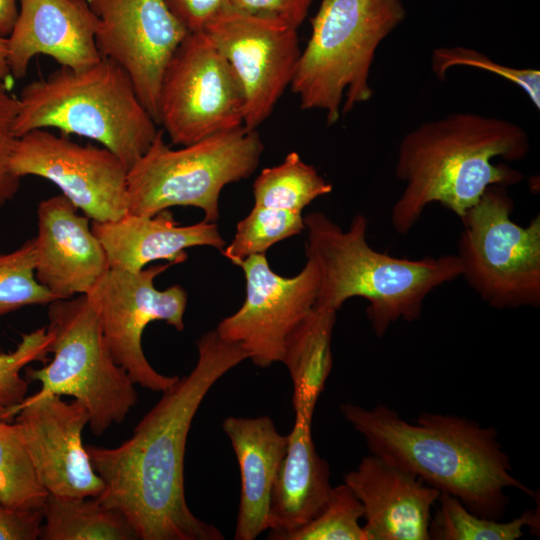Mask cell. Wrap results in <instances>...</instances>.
I'll list each match as a JSON object with an SVG mask.
<instances>
[{
    "label": "cell",
    "mask_w": 540,
    "mask_h": 540,
    "mask_svg": "<svg viewBox=\"0 0 540 540\" xmlns=\"http://www.w3.org/2000/svg\"><path fill=\"white\" fill-rule=\"evenodd\" d=\"M47 495L16 424L0 419V502L14 509H42Z\"/></svg>",
    "instance_id": "cell-27"
},
{
    "label": "cell",
    "mask_w": 540,
    "mask_h": 540,
    "mask_svg": "<svg viewBox=\"0 0 540 540\" xmlns=\"http://www.w3.org/2000/svg\"><path fill=\"white\" fill-rule=\"evenodd\" d=\"M16 426L36 477L48 494L98 497L104 482L82 442L88 425L86 407L46 394L26 397L14 410Z\"/></svg>",
    "instance_id": "cell-16"
},
{
    "label": "cell",
    "mask_w": 540,
    "mask_h": 540,
    "mask_svg": "<svg viewBox=\"0 0 540 540\" xmlns=\"http://www.w3.org/2000/svg\"><path fill=\"white\" fill-rule=\"evenodd\" d=\"M340 410L363 436L371 454L458 498L479 516L500 520L509 504L508 488L535 495L512 475L494 427L431 412L410 423L386 405L368 409L345 403Z\"/></svg>",
    "instance_id": "cell-2"
},
{
    "label": "cell",
    "mask_w": 540,
    "mask_h": 540,
    "mask_svg": "<svg viewBox=\"0 0 540 540\" xmlns=\"http://www.w3.org/2000/svg\"><path fill=\"white\" fill-rule=\"evenodd\" d=\"M43 540H136L128 520L97 497L48 494L42 506Z\"/></svg>",
    "instance_id": "cell-24"
},
{
    "label": "cell",
    "mask_w": 540,
    "mask_h": 540,
    "mask_svg": "<svg viewBox=\"0 0 540 540\" xmlns=\"http://www.w3.org/2000/svg\"><path fill=\"white\" fill-rule=\"evenodd\" d=\"M10 163L21 178L37 176L55 184L92 221L117 220L128 212V169L103 146L37 129L16 137Z\"/></svg>",
    "instance_id": "cell-13"
},
{
    "label": "cell",
    "mask_w": 540,
    "mask_h": 540,
    "mask_svg": "<svg viewBox=\"0 0 540 540\" xmlns=\"http://www.w3.org/2000/svg\"><path fill=\"white\" fill-rule=\"evenodd\" d=\"M529 149L525 129L498 117L455 112L418 125L398 147L395 174L404 188L391 209L392 226L408 233L434 202L461 219L490 186L522 180L520 171L493 159L520 161Z\"/></svg>",
    "instance_id": "cell-3"
},
{
    "label": "cell",
    "mask_w": 540,
    "mask_h": 540,
    "mask_svg": "<svg viewBox=\"0 0 540 540\" xmlns=\"http://www.w3.org/2000/svg\"><path fill=\"white\" fill-rule=\"evenodd\" d=\"M264 146L260 135L241 126L172 149L158 130L147 151L128 169V212L154 216L174 206H191L204 220L219 218L222 189L256 170Z\"/></svg>",
    "instance_id": "cell-7"
},
{
    "label": "cell",
    "mask_w": 540,
    "mask_h": 540,
    "mask_svg": "<svg viewBox=\"0 0 540 540\" xmlns=\"http://www.w3.org/2000/svg\"><path fill=\"white\" fill-rule=\"evenodd\" d=\"M363 516L362 503L343 483L332 488L328 503L312 521L281 540H366L359 523Z\"/></svg>",
    "instance_id": "cell-30"
},
{
    "label": "cell",
    "mask_w": 540,
    "mask_h": 540,
    "mask_svg": "<svg viewBox=\"0 0 540 540\" xmlns=\"http://www.w3.org/2000/svg\"><path fill=\"white\" fill-rule=\"evenodd\" d=\"M513 209L506 187L493 185L461 218V276L495 309L540 305V216L523 227Z\"/></svg>",
    "instance_id": "cell-9"
},
{
    "label": "cell",
    "mask_w": 540,
    "mask_h": 540,
    "mask_svg": "<svg viewBox=\"0 0 540 540\" xmlns=\"http://www.w3.org/2000/svg\"><path fill=\"white\" fill-rule=\"evenodd\" d=\"M192 371L162 392L133 435L114 448L86 446L104 489L97 497L120 512L141 540H221L220 530L197 518L184 492V457L192 420L211 387L248 359L216 330L197 341Z\"/></svg>",
    "instance_id": "cell-1"
},
{
    "label": "cell",
    "mask_w": 540,
    "mask_h": 540,
    "mask_svg": "<svg viewBox=\"0 0 540 540\" xmlns=\"http://www.w3.org/2000/svg\"><path fill=\"white\" fill-rule=\"evenodd\" d=\"M42 522V509H14L0 502V540L39 539Z\"/></svg>",
    "instance_id": "cell-34"
},
{
    "label": "cell",
    "mask_w": 540,
    "mask_h": 540,
    "mask_svg": "<svg viewBox=\"0 0 540 540\" xmlns=\"http://www.w3.org/2000/svg\"><path fill=\"white\" fill-rule=\"evenodd\" d=\"M172 13L189 32L203 29L226 0H165Z\"/></svg>",
    "instance_id": "cell-35"
},
{
    "label": "cell",
    "mask_w": 540,
    "mask_h": 540,
    "mask_svg": "<svg viewBox=\"0 0 540 540\" xmlns=\"http://www.w3.org/2000/svg\"><path fill=\"white\" fill-rule=\"evenodd\" d=\"M48 320L53 357L43 367L28 370V377L41 384L33 396L74 397L88 411L90 430L100 436L122 423L136 405L135 383L111 355L87 295L49 303Z\"/></svg>",
    "instance_id": "cell-8"
},
{
    "label": "cell",
    "mask_w": 540,
    "mask_h": 540,
    "mask_svg": "<svg viewBox=\"0 0 540 540\" xmlns=\"http://www.w3.org/2000/svg\"><path fill=\"white\" fill-rule=\"evenodd\" d=\"M7 55H8L7 38L0 35V80L1 81H3L7 76L10 75Z\"/></svg>",
    "instance_id": "cell-39"
},
{
    "label": "cell",
    "mask_w": 540,
    "mask_h": 540,
    "mask_svg": "<svg viewBox=\"0 0 540 540\" xmlns=\"http://www.w3.org/2000/svg\"><path fill=\"white\" fill-rule=\"evenodd\" d=\"M15 139L10 131L0 132V208L14 198L20 187L21 177L10 163Z\"/></svg>",
    "instance_id": "cell-36"
},
{
    "label": "cell",
    "mask_w": 540,
    "mask_h": 540,
    "mask_svg": "<svg viewBox=\"0 0 540 540\" xmlns=\"http://www.w3.org/2000/svg\"><path fill=\"white\" fill-rule=\"evenodd\" d=\"M344 483L364 508L366 540H429L431 510L440 492L419 477L370 454Z\"/></svg>",
    "instance_id": "cell-19"
},
{
    "label": "cell",
    "mask_w": 540,
    "mask_h": 540,
    "mask_svg": "<svg viewBox=\"0 0 540 540\" xmlns=\"http://www.w3.org/2000/svg\"><path fill=\"white\" fill-rule=\"evenodd\" d=\"M202 31L225 57L244 95L243 126L254 130L291 84L301 54L297 28L223 6Z\"/></svg>",
    "instance_id": "cell-12"
},
{
    "label": "cell",
    "mask_w": 540,
    "mask_h": 540,
    "mask_svg": "<svg viewBox=\"0 0 540 540\" xmlns=\"http://www.w3.org/2000/svg\"><path fill=\"white\" fill-rule=\"evenodd\" d=\"M35 264L34 238L11 252L0 253V318L26 306L57 300L37 281Z\"/></svg>",
    "instance_id": "cell-29"
},
{
    "label": "cell",
    "mask_w": 540,
    "mask_h": 540,
    "mask_svg": "<svg viewBox=\"0 0 540 540\" xmlns=\"http://www.w3.org/2000/svg\"><path fill=\"white\" fill-rule=\"evenodd\" d=\"M303 218L307 259L319 273L314 307L337 312L349 298L362 297L369 303L367 316L378 337L400 319L417 320L429 293L462 274L457 255L412 260L372 249L362 214L353 217L347 230L323 212Z\"/></svg>",
    "instance_id": "cell-4"
},
{
    "label": "cell",
    "mask_w": 540,
    "mask_h": 540,
    "mask_svg": "<svg viewBox=\"0 0 540 540\" xmlns=\"http://www.w3.org/2000/svg\"><path fill=\"white\" fill-rule=\"evenodd\" d=\"M171 265H152L138 272L110 269L86 294L115 362L135 384L153 392L167 390L179 378L158 373L142 348L143 332L153 321H164L177 331L184 329L185 289L172 285L158 290L154 286V279Z\"/></svg>",
    "instance_id": "cell-11"
},
{
    "label": "cell",
    "mask_w": 540,
    "mask_h": 540,
    "mask_svg": "<svg viewBox=\"0 0 540 540\" xmlns=\"http://www.w3.org/2000/svg\"><path fill=\"white\" fill-rule=\"evenodd\" d=\"M96 26L87 0H19L17 19L7 37L10 74L24 77L37 55L75 70L96 64L102 58Z\"/></svg>",
    "instance_id": "cell-18"
},
{
    "label": "cell",
    "mask_w": 540,
    "mask_h": 540,
    "mask_svg": "<svg viewBox=\"0 0 540 540\" xmlns=\"http://www.w3.org/2000/svg\"><path fill=\"white\" fill-rule=\"evenodd\" d=\"M336 313L314 307L285 343L281 362L292 379L295 415L313 418L332 369L331 339Z\"/></svg>",
    "instance_id": "cell-23"
},
{
    "label": "cell",
    "mask_w": 540,
    "mask_h": 540,
    "mask_svg": "<svg viewBox=\"0 0 540 540\" xmlns=\"http://www.w3.org/2000/svg\"><path fill=\"white\" fill-rule=\"evenodd\" d=\"M313 0H226L225 6L251 15L272 17L298 28Z\"/></svg>",
    "instance_id": "cell-33"
},
{
    "label": "cell",
    "mask_w": 540,
    "mask_h": 540,
    "mask_svg": "<svg viewBox=\"0 0 540 540\" xmlns=\"http://www.w3.org/2000/svg\"><path fill=\"white\" fill-rule=\"evenodd\" d=\"M237 266L245 276V300L232 315L220 321L218 335L240 345L260 368L281 362L285 343L314 308L319 273L308 259L293 277L276 274L265 254L252 255Z\"/></svg>",
    "instance_id": "cell-14"
},
{
    "label": "cell",
    "mask_w": 540,
    "mask_h": 540,
    "mask_svg": "<svg viewBox=\"0 0 540 540\" xmlns=\"http://www.w3.org/2000/svg\"><path fill=\"white\" fill-rule=\"evenodd\" d=\"M303 230L302 214L253 205L249 214L237 223L230 245L221 252L237 265L252 255L265 254L275 243Z\"/></svg>",
    "instance_id": "cell-28"
},
{
    "label": "cell",
    "mask_w": 540,
    "mask_h": 540,
    "mask_svg": "<svg viewBox=\"0 0 540 540\" xmlns=\"http://www.w3.org/2000/svg\"><path fill=\"white\" fill-rule=\"evenodd\" d=\"M331 191L332 185L294 151L282 163L263 169L253 183L254 205L299 214Z\"/></svg>",
    "instance_id": "cell-25"
},
{
    "label": "cell",
    "mask_w": 540,
    "mask_h": 540,
    "mask_svg": "<svg viewBox=\"0 0 540 540\" xmlns=\"http://www.w3.org/2000/svg\"><path fill=\"white\" fill-rule=\"evenodd\" d=\"M223 430L235 452L241 477L236 540H254L269 529L272 487L286 453L288 435L268 416L227 417Z\"/></svg>",
    "instance_id": "cell-21"
},
{
    "label": "cell",
    "mask_w": 540,
    "mask_h": 540,
    "mask_svg": "<svg viewBox=\"0 0 540 540\" xmlns=\"http://www.w3.org/2000/svg\"><path fill=\"white\" fill-rule=\"evenodd\" d=\"M157 125L128 74L102 57L83 69L60 67L24 86L11 133L54 129L78 135L98 142L129 169L153 142Z\"/></svg>",
    "instance_id": "cell-5"
},
{
    "label": "cell",
    "mask_w": 540,
    "mask_h": 540,
    "mask_svg": "<svg viewBox=\"0 0 540 540\" xmlns=\"http://www.w3.org/2000/svg\"><path fill=\"white\" fill-rule=\"evenodd\" d=\"M311 424L312 418L295 415L271 491L269 539L281 540L312 521L330 498L329 464L316 451Z\"/></svg>",
    "instance_id": "cell-22"
},
{
    "label": "cell",
    "mask_w": 540,
    "mask_h": 540,
    "mask_svg": "<svg viewBox=\"0 0 540 540\" xmlns=\"http://www.w3.org/2000/svg\"><path fill=\"white\" fill-rule=\"evenodd\" d=\"M18 112V98L13 97L0 80V132H11Z\"/></svg>",
    "instance_id": "cell-37"
},
{
    "label": "cell",
    "mask_w": 540,
    "mask_h": 540,
    "mask_svg": "<svg viewBox=\"0 0 540 540\" xmlns=\"http://www.w3.org/2000/svg\"><path fill=\"white\" fill-rule=\"evenodd\" d=\"M439 507L431 517L430 539L434 540H515L524 528L539 532V509L527 510L509 522L489 519L469 511L456 497L440 493Z\"/></svg>",
    "instance_id": "cell-26"
},
{
    "label": "cell",
    "mask_w": 540,
    "mask_h": 540,
    "mask_svg": "<svg viewBox=\"0 0 540 540\" xmlns=\"http://www.w3.org/2000/svg\"><path fill=\"white\" fill-rule=\"evenodd\" d=\"M37 221V281L57 300L88 294L110 270L89 218L59 194L39 203Z\"/></svg>",
    "instance_id": "cell-17"
},
{
    "label": "cell",
    "mask_w": 540,
    "mask_h": 540,
    "mask_svg": "<svg viewBox=\"0 0 540 540\" xmlns=\"http://www.w3.org/2000/svg\"><path fill=\"white\" fill-rule=\"evenodd\" d=\"M94 13L101 57L118 64L131 79L158 124L162 78L189 31L165 0H87Z\"/></svg>",
    "instance_id": "cell-15"
},
{
    "label": "cell",
    "mask_w": 540,
    "mask_h": 540,
    "mask_svg": "<svg viewBox=\"0 0 540 540\" xmlns=\"http://www.w3.org/2000/svg\"><path fill=\"white\" fill-rule=\"evenodd\" d=\"M51 336L47 327L23 334L16 348L0 353V419L12 418L13 410L26 398L28 382L21 370L33 362H46Z\"/></svg>",
    "instance_id": "cell-31"
},
{
    "label": "cell",
    "mask_w": 540,
    "mask_h": 540,
    "mask_svg": "<svg viewBox=\"0 0 540 540\" xmlns=\"http://www.w3.org/2000/svg\"><path fill=\"white\" fill-rule=\"evenodd\" d=\"M91 229L105 250L110 269L129 272L157 260L183 263L187 248L210 246L222 251L226 245L216 222L180 226L168 209L150 217L127 212L117 220L92 221Z\"/></svg>",
    "instance_id": "cell-20"
},
{
    "label": "cell",
    "mask_w": 540,
    "mask_h": 540,
    "mask_svg": "<svg viewBox=\"0 0 540 540\" xmlns=\"http://www.w3.org/2000/svg\"><path fill=\"white\" fill-rule=\"evenodd\" d=\"M244 95L232 67L202 31L189 32L161 82L158 125L184 146L243 126Z\"/></svg>",
    "instance_id": "cell-10"
},
{
    "label": "cell",
    "mask_w": 540,
    "mask_h": 540,
    "mask_svg": "<svg viewBox=\"0 0 540 540\" xmlns=\"http://www.w3.org/2000/svg\"><path fill=\"white\" fill-rule=\"evenodd\" d=\"M405 16L402 0H321L290 84L301 109L323 111L332 125L369 101L376 50Z\"/></svg>",
    "instance_id": "cell-6"
},
{
    "label": "cell",
    "mask_w": 540,
    "mask_h": 540,
    "mask_svg": "<svg viewBox=\"0 0 540 540\" xmlns=\"http://www.w3.org/2000/svg\"><path fill=\"white\" fill-rule=\"evenodd\" d=\"M455 66H467L496 74L519 87L536 107L540 108V72L535 68H518L500 64L472 48L439 47L432 52L431 69L444 80L447 71Z\"/></svg>",
    "instance_id": "cell-32"
},
{
    "label": "cell",
    "mask_w": 540,
    "mask_h": 540,
    "mask_svg": "<svg viewBox=\"0 0 540 540\" xmlns=\"http://www.w3.org/2000/svg\"><path fill=\"white\" fill-rule=\"evenodd\" d=\"M19 0H0V35L8 37L18 15Z\"/></svg>",
    "instance_id": "cell-38"
}]
</instances>
